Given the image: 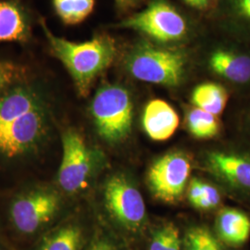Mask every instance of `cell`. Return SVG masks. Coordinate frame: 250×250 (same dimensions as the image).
Masks as SVG:
<instances>
[{
	"label": "cell",
	"instance_id": "cell-1",
	"mask_svg": "<svg viewBox=\"0 0 250 250\" xmlns=\"http://www.w3.org/2000/svg\"><path fill=\"white\" fill-rule=\"evenodd\" d=\"M52 129L45 94L19 82L0 95V161H23L47 143Z\"/></svg>",
	"mask_w": 250,
	"mask_h": 250
},
{
	"label": "cell",
	"instance_id": "cell-2",
	"mask_svg": "<svg viewBox=\"0 0 250 250\" xmlns=\"http://www.w3.org/2000/svg\"><path fill=\"white\" fill-rule=\"evenodd\" d=\"M54 55L72 76L81 96L86 97L95 79L112 63L117 53L115 41L106 35L76 43L54 36L43 24Z\"/></svg>",
	"mask_w": 250,
	"mask_h": 250
},
{
	"label": "cell",
	"instance_id": "cell-3",
	"mask_svg": "<svg viewBox=\"0 0 250 250\" xmlns=\"http://www.w3.org/2000/svg\"><path fill=\"white\" fill-rule=\"evenodd\" d=\"M62 207V198L58 190L49 187L26 189L9 205L11 228L21 238L36 241L56 224Z\"/></svg>",
	"mask_w": 250,
	"mask_h": 250
},
{
	"label": "cell",
	"instance_id": "cell-4",
	"mask_svg": "<svg viewBox=\"0 0 250 250\" xmlns=\"http://www.w3.org/2000/svg\"><path fill=\"white\" fill-rule=\"evenodd\" d=\"M187 56L174 48L140 43L129 52L125 66L137 80L164 86H177L185 77Z\"/></svg>",
	"mask_w": 250,
	"mask_h": 250
},
{
	"label": "cell",
	"instance_id": "cell-5",
	"mask_svg": "<svg viewBox=\"0 0 250 250\" xmlns=\"http://www.w3.org/2000/svg\"><path fill=\"white\" fill-rule=\"evenodd\" d=\"M133 109L131 95L124 86H101L91 103V115L99 136L110 145L124 142L132 132Z\"/></svg>",
	"mask_w": 250,
	"mask_h": 250
},
{
	"label": "cell",
	"instance_id": "cell-6",
	"mask_svg": "<svg viewBox=\"0 0 250 250\" xmlns=\"http://www.w3.org/2000/svg\"><path fill=\"white\" fill-rule=\"evenodd\" d=\"M62 159L58 182L64 193L73 195L86 188L96 171L97 155L76 130L62 134Z\"/></svg>",
	"mask_w": 250,
	"mask_h": 250
},
{
	"label": "cell",
	"instance_id": "cell-7",
	"mask_svg": "<svg viewBox=\"0 0 250 250\" xmlns=\"http://www.w3.org/2000/svg\"><path fill=\"white\" fill-rule=\"evenodd\" d=\"M104 202L110 217L130 232L140 230L146 223V210L143 197L133 182L117 173L104 186Z\"/></svg>",
	"mask_w": 250,
	"mask_h": 250
},
{
	"label": "cell",
	"instance_id": "cell-8",
	"mask_svg": "<svg viewBox=\"0 0 250 250\" xmlns=\"http://www.w3.org/2000/svg\"><path fill=\"white\" fill-rule=\"evenodd\" d=\"M119 27L140 32L161 43L179 41L188 33L185 18L165 0H153L142 11L123 21Z\"/></svg>",
	"mask_w": 250,
	"mask_h": 250
},
{
	"label": "cell",
	"instance_id": "cell-9",
	"mask_svg": "<svg viewBox=\"0 0 250 250\" xmlns=\"http://www.w3.org/2000/svg\"><path fill=\"white\" fill-rule=\"evenodd\" d=\"M191 173V161L184 152H169L152 163L146 182L155 198L165 203L181 200Z\"/></svg>",
	"mask_w": 250,
	"mask_h": 250
},
{
	"label": "cell",
	"instance_id": "cell-10",
	"mask_svg": "<svg viewBox=\"0 0 250 250\" xmlns=\"http://www.w3.org/2000/svg\"><path fill=\"white\" fill-rule=\"evenodd\" d=\"M207 170L233 191L250 197V156L232 150L208 152Z\"/></svg>",
	"mask_w": 250,
	"mask_h": 250
},
{
	"label": "cell",
	"instance_id": "cell-11",
	"mask_svg": "<svg viewBox=\"0 0 250 250\" xmlns=\"http://www.w3.org/2000/svg\"><path fill=\"white\" fill-rule=\"evenodd\" d=\"M86 241V231L77 220H66L33 242L29 250H83Z\"/></svg>",
	"mask_w": 250,
	"mask_h": 250
},
{
	"label": "cell",
	"instance_id": "cell-12",
	"mask_svg": "<svg viewBox=\"0 0 250 250\" xmlns=\"http://www.w3.org/2000/svg\"><path fill=\"white\" fill-rule=\"evenodd\" d=\"M142 122L146 133L151 139L165 141L177 130L179 116L169 103L161 99H154L145 107Z\"/></svg>",
	"mask_w": 250,
	"mask_h": 250
},
{
	"label": "cell",
	"instance_id": "cell-13",
	"mask_svg": "<svg viewBox=\"0 0 250 250\" xmlns=\"http://www.w3.org/2000/svg\"><path fill=\"white\" fill-rule=\"evenodd\" d=\"M209 67L228 82L237 84L250 83V55L235 49L222 48L211 54Z\"/></svg>",
	"mask_w": 250,
	"mask_h": 250
},
{
	"label": "cell",
	"instance_id": "cell-14",
	"mask_svg": "<svg viewBox=\"0 0 250 250\" xmlns=\"http://www.w3.org/2000/svg\"><path fill=\"white\" fill-rule=\"evenodd\" d=\"M216 232L224 244L231 247L242 246L250 238V217L236 208H224L217 217Z\"/></svg>",
	"mask_w": 250,
	"mask_h": 250
},
{
	"label": "cell",
	"instance_id": "cell-15",
	"mask_svg": "<svg viewBox=\"0 0 250 250\" xmlns=\"http://www.w3.org/2000/svg\"><path fill=\"white\" fill-rule=\"evenodd\" d=\"M26 16L13 2L0 1V42L23 41L28 37Z\"/></svg>",
	"mask_w": 250,
	"mask_h": 250
},
{
	"label": "cell",
	"instance_id": "cell-16",
	"mask_svg": "<svg viewBox=\"0 0 250 250\" xmlns=\"http://www.w3.org/2000/svg\"><path fill=\"white\" fill-rule=\"evenodd\" d=\"M228 98L227 91L221 84L205 83L194 89L191 100L195 107L218 116L226 107Z\"/></svg>",
	"mask_w": 250,
	"mask_h": 250
},
{
	"label": "cell",
	"instance_id": "cell-17",
	"mask_svg": "<svg viewBox=\"0 0 250 250\" xmlns=\"http://www.w3.org/2000/svg\"><path fill=\"white\" fill-rule=\"evenodd\" d=\"M187 126L191 134L199 139L215 137L220 133L221 129L218 116L197 107L188 110Z\"/></svg>",
	"mask_w": 250,
	"mask_h": 250
},
{
	"label": "cell",
	"instance_id": "cell-18",
	"mask_svg": "<svg viewBox=\"0 0 250 250\" xmlns=\"http://www.w3.org/2000/svg\"><path fill=\"white\" fill-rule=\"evenodd\" d=\"M56 12L66 24H78L92 13L95 0H53Z\"/></svg>",
	"mask_w": 250,
	"mask_h": 250
},
{
	"label": "cell",
	"instance_id": "cell-19",
	"mask_svg": "<svg viewBox=\"0 0 250 250\" xmlns=\"http://www.w3.org/2000/svg\"><path fill=\"white\" fill-rule=\"evenodd\" d=\"M181 250H224L222 244L206 226L189 228L182 239Z\"/></svg>",
	"mask_w": 250,
	"mask_h": 250
},
{
	"label": "cell",
	"instance_id": "cell-20",
	"mask_svg": "<svg viewBox=\"0 0 250 250\" xmlns=\"http://www.w3.org/2000/svg\"><path fill=\"white\" fill-rule=\"evenodd\" d=\"M182 239L178 228L172 224H164L153 233L149 250H181Z\"/></svg>",
	"mask_w": 250,
	"mask_h": 250
},
{
	"label": "cell",
	"instance_id": "cell-21",
	"mask_svg": "<svg viewBox=\"0 0 250 250\" xmlns=\"http://www.w3.org/2000/svg\"><path fill=\"white\" fill-rule=\"evenodd\" d=\"M23 69L14 63L0 61V95L13 84L21 82Z\"/></svg>",
	"mask_w": 250,
	"mask_h": 250
},
{
	"label": "cell",
	"instance_id": "cell-22",
	"mask_svg": "<svg viewBox=\"0 0 250 250\" xmlns=\"http://www.w3.org/2000/svg\"><path fill=\"white\" fill-rule=\"evenodd\" d=\"M83 250H118L116 244L104 232H99L94 234Z\"/></svg>",
	"mask_w": 250,
	"mask_h": 250
},
{
	"label": "cell",
	"instance_id": "cell-23",
	"mask_svg": "<svg viewBox=\"0 0 250 250\" xmlns=\"http://www.w3.org/2000/svg\"><path fill=\"white\" fill-rule=\"evenodd\" d=\"M203 183L204 182L199 179L193 178L188 185V199L193 207H196L197 202L203 196Z\"/></svg>",
	"mask_w": 250,
	"mask_h": 250
},
{
	"label": "cell",
	"instance_id": "cell-24",
	"mask_svg": "<svg viewBox=\"0 0 250 250\" xmlns=\"http://www.w3.org/2000/svg\"><path fill=\"white\" fill-rule=\"evenodd\" d=\"M210 207V209L216 208L221 204V194L217 188L210 184L203 183V196Z\"/></svg>",
	"mask_w": 250,
	"mask_h": 250
},
{
	"label": "cell",
	"instance_id": "cell-25",
	"mask_svg": "<svg viewBox=\"0 0 250 250\" xmlns=\"http://www.w3.org/2000/svg\"><path fill=\"white\" fill-rule=\"evenodd\" d=\"M232 4L236 16L250 24V0H232Z\"/></svg>",
	"mask_w": 250,
	"mask_h": 250
},
{
	"label": "cell",
	"instance_id": "cell-26",
	"mask_svg": "<svg viewBox=\"0 0 250 250\" xmlns=\"http://www.w3.org/2000/svg\"><path fill=\"white\" fill-rule=\"evenodd\" d=\"M209 0H197V9H205L208 4Z\"/></svg>",
	"mask_w": 250,
	"mask_h": 250
},
{
	"label": "cell",
	"instance_id": "cell-27",
	"mask_svg": "<svg viewBox=\"0 0 250 250\" xmlns=\"http://www.w3.org/2000/svg\"><path fill=\"white\" fill-rule=\"evenodd\" d=\"M188 5H190L193 8H197V0H184Z\"/></svg>",
	"mask_w": 250,
	"mask_h": 250
},
{
	"label": "cell",
	"instance_id": "cell-28",
	"mask_svg": "<svg viewBox=\"0 0 250 250\" xmlns=\"http://www.w3.org/2000/svg\"><path fill=\"white\" fill-rule=\"evenodd\" d=\"M116 1L121 5H125V4H127L130 0H116Z\"/></svg>",
	"mask_w": 250,
	"mask_h": 250
},
{
	"label": "cell",
	"instance_id": "cell-29",
	"mask_svg": "<svg viewBox=\"0 0 250 250\" xmlns=\"http://www.w3.org/2000/svg\"><path fill=\"white\" fill-rule=\"evenodd\" d=\"M248 125H249V130L250 132V114L249 115V119H248Z\"/></svg>",
	"mask_w": 250,
	"mask_h": 250
},
{
	"label": "cell",
	"instance_id": "cell-30",
	"mask_svg": "<svg viewBox=\"0 0 250 250\" xmlns=\"http://www.w3.org/2000/svg\"><path fill=\"white\" fill-rule=\"evenodd\" d=\"M0 250H2V249H1V248H0Z\"/></svg>",
	"mask_w": 250,
	"mask_h": 250
}]
</instances>
